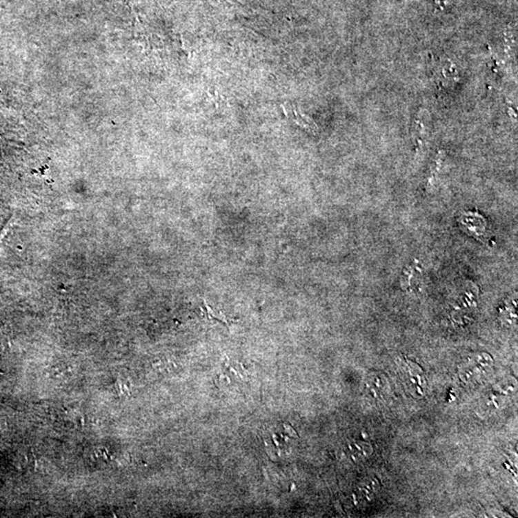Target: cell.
Returning <instances> with one entry per match:
<instances>
[{
	"label": "cell",
	"instance_id": "cell-1",
	"mask_svg": "<svg viewBox=\"0 0 518 518\" xmlns=\"http://www.w3.org/2000/svg\"><path fill=\"white\" fill-rule=\"evenodd\" d=\"M459 223L464 228L461 230H466L468 235H475L478 240L484 242L488 237L487 222L477 212H465L459 218Z\"/></svg>",
	"mask_w": 518,
	"mask_h": 518
},
{
	"label": "cell",
	"instance_id": "cell-2",
	"mask_svg": "<svg viewBox=\"0 0 518 518\" xmlns=\"http://www.w3.org/2000/svg\"><path fill=\"white\" fill-rule=\"evenodd\" d=\"M286 114H288L289 117H293V120H295L296 123L299 124V126L306 128L308 131L313 132H315L316 125L314 124V122H312L310 119H308L306 115L299 114V110L295 109L292 106H289V109L286 110Z\"/></svg>",
	"mask_w": 518,
	"mask_h": 518
}]
</instances>
